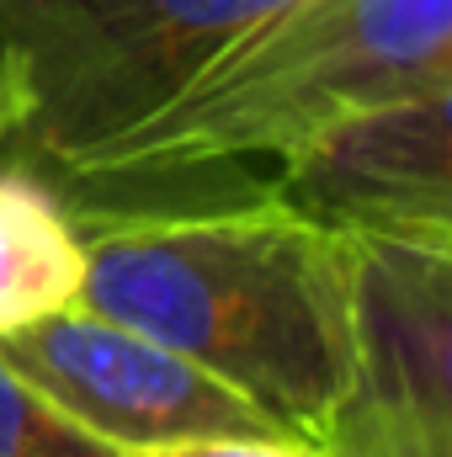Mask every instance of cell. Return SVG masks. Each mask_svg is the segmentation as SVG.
Here are the masks:
<instances>
[{
  "label": "cell",
  "instance_id": "obj_1",
  "mask_svg": "<svg viewBox=\"0 0 452 457\" xmlns=\"http://www.w3.org/2000/svg\"><path fill=\"white\" fill-rule=\"evenodd\" d=\"M75 309L187 356L309 447L351 388V245L261 192L86 228Z\"/></svg>",
  "mask_w": 452,
  "mask_h": 457
},
{
  "label": "cell",
  "instance_id": "obj_2",
  "mask_svg": "<svg viewBox=\"0 0 452 457\" xmlns=\"http://www.w3.org/2000/svg\"><path fill=\"white\" fill-rule=\"evenodd\" d=\"M452 91V0H298L70 181L282 160L340 117Z\"/></svg>",
  "mask_w": 452,
  "mask_h": 457
},
{
  "label": "cell",
  "instance_id": "obj_3",
  "mask_svg": "<svg viewBox=\"0 0 452 457\" xmlns=\"http://www.w3.org/2000/svg\"><path fill=\"white\" fill-rule=\"evenodd\" d=\"M298 0H0V96L32 165L80 176Z\"/></svg>",
  "mask_w": 452,
  "mask_h": 457
},
{
  "label": "cell",
  "instance_id": "obj_4",
  "mask_svg": "<svg viewBox=\"0 0 452 457\" xmlns=\"http://www.w3.org/2000/svg\"><path fill=\"white\" fill-rule=\"evenodd\" d=\"M0 361L117 453L208 436H277L219 378L86 309L5 336Z\"/></svg>",
  "mask_w": 452,
  "mask_h": 457
},
{
  "label": "cell",
  "instance_id": "obj_5",
  "mask_svg": "<svg viewBox=\"0 0 452 457\" xmlns=\"http://www.w3.org/2000/svg\"><path fill=\"white\" fill-rule=\"evenodd\" d=\"M261 197L336 239L452 245V91L331 122L282 154Z\"/></svg>",
  "mask_w": 452,
  "mask_h": 457
},
{
  "label": "cell",
  "instance_id": "obj_6",
  "mask_svg": "<svg viewBox=\"0 0 452 457\" xmlns=\"http://www.w3.org/2000/svg\"><path fill=\"white\" fill-rule=\"evenodd\" d=\"M351 245V388L346 399L452 426V245Z\"/></svg>",
  "mask_w": 452,
  "mask_h": 457
},
{
  "label": "cell",
  "instance_id": "obj_7",
  "mask_svg": "<svg viewBox=\"0 0 452 457\" xmlns=\"http://www.w3.org/2000/svg\"><path fill=\"white\" fill-rule=\"evenodd\" d=\"M86 234L38 165H0V341L80 303Z\"/></svg>",
  "mask_w": 452,
  "mask_h": 457
},
{
  "label": "cell",
  "instance_id": "obj_8",
  "mask_svg": "<svg viewBox=\"0 0 452 457\" xmlns=\"http://www.w3.org/2000/svg\"><path fill=\"white\" fill-rule=\"evenodd\" d=\"M0 457H122L0 361Z\"/></svg>",
  "mask_w": 452,
  "mask_h": 457
},
{
  "label": "cell",
  "instance_id": "obj_9",
  "mask_svg": "<svg viewBox=\"0 0 452 457\" xmlns=\"http://www.w3.org/2000/svg\"><path fill=\"white\" fill-rule=\"evenodd\" d=\"M122 457H325L309 442L293 436H208V442H171V447H144Z\"/></svg>",
  "mask_w": 452,
  "mask_h": 457
},
{
  "label": "cell",
  "instance_id": "obj_10",
  "mask_svg": "<svg viewBox=\"0 0 452 457\" xmlns=\"http://www.w3.org/2000/svg\"><path fill=\"white\" fill-rule=\"evenodd\" d=\"M11 138V107H5V96H0V144Z\"/></svg>",
  "mask_w": 452,
  "mask_h": 457
}]
</instances>
